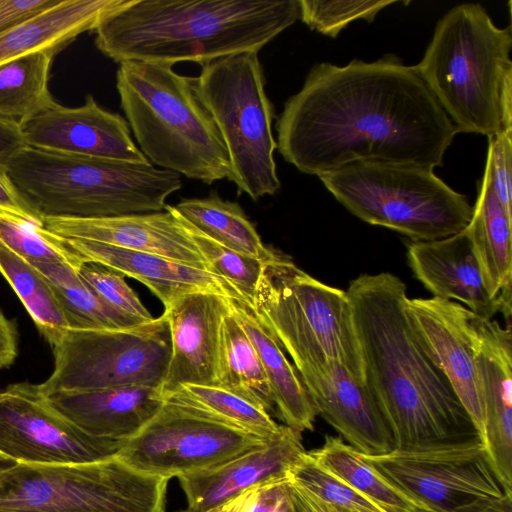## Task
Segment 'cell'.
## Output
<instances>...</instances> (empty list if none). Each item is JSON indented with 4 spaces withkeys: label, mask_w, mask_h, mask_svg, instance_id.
Instances as JSON below:
<instances>
[{
    "label": "cell",
    "mask_w": 512,
    "mask_h": 512,
    "mask_svg": "<svg viewBox=\"0 0 512 512\" xmlns=\"http://www.w3.org/2000/svg\"><path fill=\"white\" fill-rule=\"evenodd\" d=\"M59 0H0V34Z\"/></svg>",
    "instance_id": "cell-42"
},
{
    "label": "cell",
    "mask_w": 512,
    "mask_h": 512,
    "mask_svg": "<svg viewBox=\"0 0 512 512\" xmlns=\"http://www.w3.org/2000/svg\"><path fill=\"white\" fill-rule=\"evenodd\" d=\"M465 229L489 294L511 312L512 219L494 192L487 164Z\"/></svg>",
    "instance_id": "cell-27"
},
{
    "label": "cell",
    "mask_w": 512,
    "mask_h": 512,
    "mask_svg": "<svg viewBox=\"0 0 512 512\" xmlns=\"http://www.w3.org/2000/svg\"><path fill=\"white\" fill-rule=\"evenodd\" d=\"M54 368L39 387L44 394L124 386L161 390L171 338L162 314L124 329L70 328L52 347Z\"/></svg>",
    "instance_id": "cell-11"
},
{
    "label": "cell",
    "mask_w": 512,
    "mask_h": 512,
    "mask_svg": "<svg viewBox=\"0 0 512 512\" xmlns=\"http://www.w3.org/2000/svg\"><path fill=\"white\" fill-rule=\"evenodd\" d=\"M511 26L497 27L478 3L437 22L417 72L457 133L488 138L512 130Z\"/></svg>",
    "instance_id": "cell-4"
},
{
    "label": "cell",
    "mask_w": 512,
    "mask_h": 512,
    "mask_svg": "<svg viewBox=\"0 0 512 512\" xmlns=\"http://www.w3.org/2000/svg\"><path fill=\"white\" fill-rule=\"evenodd\" d=\"M293 484V483H292ZM294 489L298 496L306 503V505L313 511V512H358L355 510L345 509L342 507H338L329 503H326L308 493L301 490L300 488L296 487L295 485Z\"/></svg>",
    "instance_id": "cell-46"
},
{
    "label": "cell",
    "mask_w": 512,
    "mask_h": 512,
    "mask_svg": "<svg viewBox=\"0 0 512 512\" xmlns=\"http://www.w3.org/2000/svg\"><path fill=\"white\" fill-rule=\"evenodd\" d=\"M23 146L26 145L19 125L0 119V163L4 164L8 157Z\"/></svg>",
    "instance_id": "cell-45"
},
{
    "label": "cell",
    "mask_w": 512,
    "mask_h": 512,
    "mask_svg": "<svg viewBox=\"0 0 512 512\" xmlns=\"http://www.w3.org/2000/svg\"><path fill=\"white\" fill-rule=\"evenodd\" d=\"M469 512H512V494L478 504Z\"/></svg>",
    "instance_id": "cell-47"
},
{
    "label": "cell",
    "mask_w": 512,
    "mask_h": 512,
    "mask_svg": "<svg viewBox=\"0 0 512 512\" xmlns=\"http://www.w3.org/2000/svg\"><path fill=\"white\" fill-rule=\"evenodd\" d=\"M59 51H37L0 65L1 120L20 125L56 102L48 83Z\"/></svg>",
    "instance_id": "cell-29"
},
{
    "label": "cell",
    "mask_w": 512,
    "mask_h": 512,
    "mask_svg": "<svg viewBox=\"0 0 512 512\" xmlns=\"http://www.w3.org/2000/svg\"><path fill=\"white\" fill-rule=\"evenodd\" d=\"M415 512H440L432 509H417Z\"/></svg>",
    "instance_id": "cell-50"
},
{
    "label": "cell",
    "mask_w": 512,
    "mask_h": 512,
    "mask_svg": "<svg viewBox=\"0 0 512 512\" xmlns=\"http://www.w3.org/2000/svg\"><path fill=\"white\" fill-rule=\"evenodd\" d=\"M17 464L16 461L0 452V473Z\"/></svg>",
    "instance_id": "cell-48"
},
{
    "label": "cell",
    "mask_w": 512,
    "mask_h": 512,
    "mask_svg": "<svg viewBox=\"0 0 512 512\" xmlns=\"http://www.w3.org/2000/svg\"><path fill=\"white\" fill-rule=\"evenodd\" d=\"M346 293L364 385L394 448L478 436L450 381L409 322L405 283L389 272L360 274Z\"/></svg>",
    "instance_id": "cell-2"
},
{
    "label": "cell",
    "mask_w": 512,
    "mask_h": 512,
    "mask_svg": "<svg viewBox=\"0 0 512 512\" xmlns=\"http://www.w3.org/2000/svg\"><path fill=\"white\" fill-rule=\"evenodd\" d=\"M44 396L87 434L121 441L136 435L164 403L160 389L146 386L61 391Z\"/></svg>",
    "instance_id": "cell-24"
},
{
    "label": "cell",
    "mask_w": 512,
    "mask_h": 512,
    "mask_svg": "<svg viewBox=\"0 0 512 512\" xmlns=\"http://www.w3.org/2000/svg\"><path fill=\"white\" fill-rule=\"evenodd\" d=\"M31 263L50 282L70 328L124 329L140 324L108 307L81 277L79 269L62 262Z\"/></svg>",
    "instance_id": "cell-34"
},
{
    "label": "cell",
    "mask_w": 512,
    "mask_h": 512,
    "mask_svg": "<svg viewBox=\"0 0 512 512\" xmlns=\"http://www.w3.org/2000/svg\"><path fill=\"white\" fill-rule=\"evenodd\" d=\"M164 399L265 440L279 435L284 426L264 407L219 386L186 384Z\"/></svg>",
    "instance_id": "cell-33"
},
{
    "label": "cell",
    "mask_w": 512,
    "mask_h": 512,
    "mask_svg": "<svg viewBox=\"0 0 512 512\" xmlns=\"http://www.w3.org/2000/svg\"><path fill=\"white\" fill-rule=\"evenodd\" d=\"M326 189L362 221L412 241L442 239L462 231L473 206L433 170L360 162L318 176Z\"/></svg>",
    "instance_id": "cell-8"
},
{
    "label": "cell",
    "mask_w": 512,
    "mask_h": 512,
    "mask_svg": "<svg viewBox=\"0 0 512 512\" xmlns=\"http://www.w3.org/2000/svg\"><path fill=\"white\" fill-rule=\"evenodd\" d=\"M196 87L226 146L229 181L239 194L255 201L276 194L281 183L274 159V113L258 53H240L202 64Z\"/></svg>",
    "instance_id": "cell-9"
},
{
    "label": "cell",
    "mask_w": 512,
    "mask_h": 512,
    "mask_svg": "<svg viewBox=\"0 0 512 512\" xmlns=\"http://www.w3.org/2000/svg\"><path fill=\"white\" fill-rule=\"evenodd\" d=\"M167 483L117 456L89 463H17L0 473V512H165Z\"/></svg>",
    "instance_id": "cell-10"
},
{
    "label": "cell",
    "mask_w": 512,
    "mask_h": 512,
    "mask_svg": "<svg viewBox=\"0 0 512 512\" xmlns=\"http://www.w3.org/2000/svg\"><path fill=\"white\" fill-rule=\"evenodd\" d=\"M185 221L193 242L210 270L227 280L252 307L265 262L217 243Z\"/></svg>",
    "instance_id": "cell-36"
},
{
    "label": "cell",
    "mask_w": 512,
    "mask_h": 512,
    "mask_svg": "<svg viewBox=\"0 0 512 512\" xmlns=\"http://www.w3.org/2000/svg\"><path fill=\"white\" fill-rule=\"evenodd\" d=\"M407 260L414 277L433 297L458 302L486 319L502 313L510 322L511 312L485 286L465 228L442 239L412 241Z\"/></svg>",
    "instance_id": "cell-21"
},
{
    "label": "cell",
    "mask_w": 512,
    "mask_h": 512,
    "mask_svg": "<svg viewBox=\"0 0 512 512\" xmlns=\"http://www.w3.org/2000/svg\"><path fill=\"white\" fill-rule=\"evenodd\" d=\"M228 299L196 292L165 307L171 355L161 386L163 397L186 384L216 386L220 330L229 312Z\"/></svg>",
    "instance_id": "cell-19"
},
{
    "label": "cell",
    "mask_w": 512,
    "mask_h": 512,
    "mask_svg": "<svg viewBox=\"0 0 512 512\" xmlns=\"http://www.w3.org/2000/svg\"><path fill=\"white\" fill-rule=\"evenodd\" d=\"M268 441L164 399L117 457L139 472L169 480L214 468Z\"/></svg>",
    "instance_id": "cell-13"
},
{
    "label": "cell",
    "mask_w": 512,
    "mask_h": 512,
    "mask_svg": "<svg viewBox=\"0 0 512 512\" xmlns=\"http://www.w3.org/2000/svg\"><path fill=\"white\" fill-rule=\"evenodd\" d=\"M0 210L43 225L21 196L2 163H0Z\"/></svg>",
    "instance_id": "cell-43"
},
{
    "label": "cell",
    "mask_w": 512,
    "mask_h": 512,
    "mask_svg": "<svg viewBox=\"0 0 512 512\" xmlns=\"http://www.w3.org/2000/svg\"><path fill=\"white\" fill-rule=\"evenodd\" d=\"M79 273L97 296L115 312L140 324L154 319L118 271L97 262L86 261Z\"/></svg>",
    "instance_id": "cell-39"
},
{
    "label": "cell",
    "mask_w": 512,
    "mask_h": 512,
    "mask_svg": "<svg viewBox=\"0 0 512 512\" xmlns=\"http://www.w3.org/2000/svg\"><path fill=\"white\" fill-rule=\"evenodd\" d=\"M131 0H59L0 34V65L37 51L62 50Z\"/></svg>",
    "instance_id": "cell-25"
},
{
    "label": "cell",
    "mask_w": 512,
    "mask_h": 512,
    "mask_svg": "<svg viewBox=\"0 0 512 512\" xmlns=\"http://www.w3.org/2000/svg\"><path fill=\"white\" fill-rule=\"evenodd\" d=\"M252 309L296 369L333 361L364 383L346 291L315 279L276 252L264 264Z\"/></svg>",
    "instance_id": "cell-7"
},
{
    "label": "cell",
    "mask_w": 512,
    "mask_h": 512,
    "mask_svg": "<svg viewBox=\"0 0 512 512\" xmlns=\"http://www.w3.org/2000/svg\"><path fill=\"white\" fill-rule=\"evenodd\" d=\"M184 512H186V511H184Z\"/></svg>",
    "instance_id": "cell-51"
},
{
    "label": "cell",
    "mask_w": 512,
    "mask_h": 512,
    "mask_svg": "<svg viewBox=\"0 0 512 512\" xmlns=\"http://www.w3.org/2000/svg\"><path fill=\"white\" fill-rule=\"evenodd\" d=\"M299 18V0H131L95 29V45L119 64L202 65L258 53Z\"/></svg>",
    "instance_id": "cell-3"
},
{
    "label": "cell",
    "mask_w": 512,
    "mask_h": 512,
    "mask_svg": "<svg viewBox=\"0 0 512 512\" xmlns=\"http://www.w3.org/2000/svg\"><path fill=\"white\" fill-rule=\"evenodd\" d=\"M43 226L64 238L83 239L160 255L211 271L174 206L159 212L96 219L47 218ZM212 272V271H211Z\"/></svg>",
    "instance_id": "cell-20"
},
{
    "label": "cell",
    "mask_w": 512,
    "mask_h": 512,
    "mask_svg": "<svg viewBox=\"0 0 512 512\" xmlns=\"http://www.w3.org/2000/svg\"><path fill=\"white\" fill-rule=\"evenodd\" d=\"M65 239L67 244L86 261L110 267L123 276L134 278L147 286L164 307L187 294L196 292H209L230 299L244 300L227 280L211 271L152 253L127 250L83 239Z\"/></svg>",
    "instance_id": "cell-23"
},
{
    "label": "cell",
    "mask_w": 512,
    "mask_h": 512,
    "mask_svg": "<svg viewBox=\"0 0 512 512\" xmlns=\"http://www.w3.org/2000/svg\"><path fill=\"white\" fill-rule=\"evenodd\" d=\"M211 512H301L289 476L253 486Z\"/></svg>",
    "instance_id": "cell-40"
},
{
    "label": "cell",
    "mask_w": 512,
    "mask_h": 512,
    "mask_svg": "<svg viewBox=\"0 0 512 512\" xmlns=\"http://www.w3.org/2000/svg\"><path fill=\"white\" fill-rule=\"evenodd\" d=\"M320 415L351 447L366 455L394 449L392 434L364 383L326 361L297 369Z\"/></svg>",
    "instance_id": "cell-17"
},
{
    "label": "cell",
    "mask_w": 512,
    "mask_h": 512,
    "mask_svg": "<svg viewBox=\"0 0 512 512\" xmlns=\"http://www.w3.org/2000/svg\"><path fill=\"white\" fill-rule=\"evenodd\" d=\"M21 196L42 221L96 219L164 210L182 187L177 173L149 161L54 153L23 146L4 162Z\"/></svg>",
    "instance_id": "cell-5"
},
{
    "label": "cell",
    "mask_w": 512,
    "mask_h": 512,
    "mask_svg": "<svg viewBox=\"0 0 512 512\" xmlns=\"http://www.w3.org/2000/svg\"><path fill=\"white\" fill-rule=\"evenodd\" d=\"M0 244L29 262H62L80 269L86 259L43 225L0 210Z\"/></svg>",
    "instance_id": "cell-35"
},
{
    "label": "cell",
    "mask_w": 512,
    "mask_h": 512,
    "mask_svg": "<svg viewBox=\"0 0 512 512\" xmlns=\"http://www.w3.org/2000/svg\"><path fill=\"white\" fill-rule=\"evenodd\" d=\"M288 476L293 485L326 503L358 512H386L321 467L308 452L302 454Z\"/></svg>",
    "instance_id": "cell-37"
},
{
    "label": "cell",
    "mask_w": 512,
    "mask_h": 512,
    "mask_svg": "<svg viewBox=\"0 0 512 512\" xmlns=\"http://www.w3.org/2000/svg\"><path fill=\"white\" fill-rule=\"evenodd\" d=\"M486 164L494 192L512 219V130L488 138Z\"/></svg>",
    "instance_id": "cell-41"
},
{
    "label": "cell",
    "mask_w": 512,
    "mask_h": 512,
    "mask_svg": "<svg viewBox=\"0 0 512 512\" xmlns=\"http://www.w3.org/2000/svg\"><path fill=\"white\" fill-rule=\"evenodd\" d=\"M0 273L29 313L40 334L54 347L70 328L47 278L29 261L0 244Z\"/></svg>",
    "instance_id": "cell-32"
},
{
    "label": "cell",
    "mask_w": 512,
    "mask_h": 512,
    "mask_svg": "<svg viewBox=\"0 0 512 512\" xmlns=\"http://www.w3.org/2000/svg\"><path fill=\"white\" fill-rule=\"evenodd\" d=\"M216 386L274 411V401L253 344L230 310L220 330Z\"/></svg>",
    "instance_id": "cell-31"
},
{
    "label": "cell",
    "mask_w": 512,
    "mask_h": 512,
    "mask_svg": "<svg viewBox=\"0 0 512 512\" xmlns=\"http://www.w3.org/2000/svg\"><path fill=\"white\" fill-rule=\"evenodd\" d=\"M26 146L66 155L132 162L148 159L136 146L127 120L103 109L92 95L80 107L55 102L19 125Z\"/></svg>",
    "instance_id": "cell-16"
},
{
    "label": "cell",
    "mask_w": 512,
    "mask_h": 512,
    "mask_svg": "<svg viewBox=\"0 0 512 512\" xmlns=\"http://www.w3.org/2000/svg\"><path fill=\"white\" fill-rule=\"evenodd\" d=\"M301 434L284 425L275 438L219 466L178 477L186 512H211L243 491L285 477L306 451Z\"/></svg>",
    "instance_id": "cell-22"
},
{
    "label": "cell",
    "mask_w": 512,
    "mask_h": 512,
    "mask_svg": "<svg viewBox=\"0 0 512 512\" xmlns=\"http://www.w3.org/2000/svg\"><path fill=\"white\" fill-rule=\"evenodd\" d=\"M228 301L232 314L257 351L279 416L286 426L300 434L313 430L318 413L297 369L247 302L230 298Z\"/></svg>",
    "instance_id": "cell-26"
},
{
    "label": "cell",
    "mask_w": 512,
    "mask_h": 512,
    "mask_svg": "<svg viewBox=\"0 0 512 512\" xmlns=\"http://www.w3.org/2000/svg\"><path fill=\"white\" fill-rule=\"evenodd\" d=\"M201 233L236 252L267 262L277 251L264 245L241 206L212 192L204 198L183 199L174 206Z\"/></svg>",
    "instance_id": "cell-28"
},
{
    "label": "cell",
    "mask_w": 512,
    "mask_h": 512,
    "mask_svg": "<svg viewBox=\"0 0 512 512\" xmlns=\"http://www.w3.org/2000/svg\"><path fill=\"white\" fill-rule=\"evenodd\" d=\"M124 442L81 430L48 403L39 384L0 391V452L17 463L98 462L116 457Z\"/></svg>",
    "instance_id": "cell-14"
},
{
    "label": "cell",
    "mask_w": 512,
    "mask_h": 512,
    "mask_svg": "<svg viewBox=\"0 0 512 512\" xmlns=\"http://www.w3.org/2000/svg\"><path fill=\"white\" fill-rule=\"evenodd\" d=\"M308 454L333 476L367 497L386 512H415L429 509L413 500L374 468L365 463L359 451L341 437L326 436L324 444Z\"/></svg>",
    "instance_id": "cell-30"
},
{
    "label": "cell",
    "mask_w": 512,
    "mask_h": 512,
    "mask_svg": "<svg viewBox=\"0 0 512 512\" xmlns=\"http://www.w3.org/2000/svg\"><path fill=\"white\" fill-rule=\"evenodd\" d=\"M1 391V390H0Z\"/></svg>",
    "instance_id": "cell-52"
},
{
    "label": "cell",
    "mask_w": 512,
    "mask_h": 512,
    "mask_svg": "<svg viewBox=\"0 0 512 512\" xmlns=\"http://www.w3.org/2000/svg\"><path fill=\"white\" fill-rule=\"evenodd\" d=\"M406 311L417 338L450 381L484 443L485 413L473 347L476 314L436 297L408 298Z\"/></svg>",
    "instance_id": "cell-15"
},
{
    "label": "cell",
    "mask_w": 512,
    "mask_h": 512,
    "mask_svg": "<svg viewBox=\"0 0 512 512\" xmlns=\"http://www.w3.org/2000/svg\"><path fill=\"white\" fill-rule=\"evenodd\" d=\"M394 3H397V1L299 0V19L311 29L323 35L335 38L340 31L352 21L363 19L372 22L382 9Z\"/></svg>",
    "instance_id": "cell-38"
},
{
    "label": "cell",
    "mask_w": 512,
    "mask_h": 512,
    "mask_svg": "<svg viewBox=\"0 0 512 512\" xmlns=\"http://www.w3.org/2000/svg\"><path fill=\"white\" fill-rule=\"evenodd\" d=\"M17 324L0 309V371L10 367L18 356Z\"/></svg>",
    "instance_id": "cell-44"
},
{
    "label": "cell",
    "mask_w": 512,
    "mask_h": 512,
    "mask_svg": "<svg viewBox=\"0 0 512 512\" xmlns=\"http://www.w3.org/2000/svg\"><path fill=\"white\" fill-rule=\"evenodd\" d=\"M294 488V486H293ZM294 494H295V497H296V500H297V503L300 507V510L301 512H313L307 505L306 503L298 496V494L296 493L295 489H294Z\"/></svg>",
    "instance_id": "cell-49"
},
{
    "label": "cell",
    "mask_w": 512,
    "mask_h": 512,
    "mask_svg": "<svg viewBox=\"0 0 512 512\" xmlns=\"http://www.w3.org/2000/svg\"><path fill=\"white\" fill-rule=\"evenodd\" d=\"M276 130L284 160L316 176L360 162L434 170L457 134L415 66L393 54L314 65Z\"/></svg>",
    "instance_id": "cell-1"
},
{
    "label": "cell",
    "mask_w": 512,
    "mask_h": 512,
    "mask_svg": "<svg viewBox=\"0 0 512 512\" xmlns=\"http://www.w3.org/2000/svg\"><path fill=\"white\" fill-rule=\"evenodd\" d=\"M116 87L130 130L151 164L205 184L231 176L222 136L202 103L196 77L171 65L120 63Z\"/></svg>",
    "instance_id": "cell-6"
},
{
    "label": "cell",
    "mask_w": 512,
    "mask_h": 512,
    "mask_svg": "<svg viewBox=\"0 0 512 512\" xmlns=\"http://www.w3.org/2000/svg\"><path fill=\"white\" fill-rule=\"evenodd\" d=\"M360 458L404 494L440 512H469L505 495L482 438L418 444Z\"/></svg>",
    "instance_id": "cell-12"
},
{
    "label": "cell",
    "mask_w": 512,
    "mask_h": 512,
    "mask_svg": "<svg viewBox=\"0 0 512 512\" xmlns=\"http://www.w3.org/2000/svg\"><path fill=\"white\" fill-rule=\"evenodd\" d=\"M474 358L485 413L484 445L505 494H512V331L476 315Z\"/></svg>",
    "instance_id": "cell-18"
}]
</instances>
